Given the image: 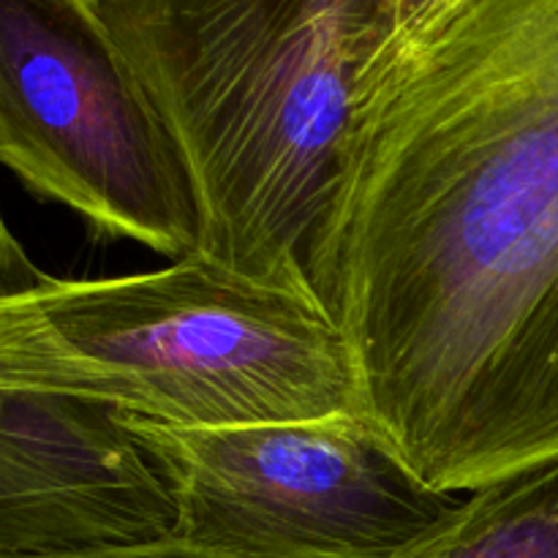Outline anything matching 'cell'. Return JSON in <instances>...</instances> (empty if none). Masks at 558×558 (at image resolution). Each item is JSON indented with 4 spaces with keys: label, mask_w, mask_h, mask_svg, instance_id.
<instances>
[{
    "label": "cell",
    "mask_w": 558,
    "mask_h": 558,
    "mask_svg": "<svg viewBox=\"0 0 558 558\" xmlns=\"http://www.w3.org/2000/svg\"><path fill=\"white\" fill-rule=\"evenodd\" d=\"M47 278V272L33 265V259L22 248L20 240L14 238V232L5 223L3 210H0V300L31 292V289L41 287Z\"/></svg>",
    "instance_id": "ba28073f"
},
{
    "label": "cell",
    "mask_w": 558,
    "mask_h": 558,
    "mask_svg": "<svg viewBox=\"0 0 558 558\" xmlns=\"http://www.w3.org/2000/svg\"><path fill=\"white\" fill-rule=\"evenodd\" d=\"M172 534V490L118 414L0 392V554L140 548Z\"/></svg>",
    "instance_id": "8992f818"
},
{
    "label": "cell",
    "mask_w": 558,
    "mask_h": 558,
    "mask_svg": "<svg viewBox=\"0 0 558 558\" xmlns=\"http://www.w3.org/2000/svg\"><path fill=\"white\" fill-rule=\"evenodd\" d=\"M93 5L189 172L196 254L314 298L311 251L357 82L396 36V0Z\"/></svg>",
    "instance_id": "7a4b0ae2"
},
{
    "label": "cell",
    "mask_w": 558,
    "mask_h": 558,
    "mask_svg": "<svg viewBox=\"0 0 558 558\" xmlns=\"http://www.w3.org/2000/svg\"><path fill=\"white\" fill-rule=\"evenodd\" d=\"M398 558H558V456L463 494L436 532Z\"/></svg>",
    "instance_id": "52a82bcc"
},
{
    "label": "cell",
    "mask_w": 558,
    "mask_h": 558,
    "mask_svg": "<svg viewBox=\"0 0 558 558\" xmlns=\"http://www.w3.org/2000/svg\"><path fill=\"white\" fill-rule=\"evenodd\" d=\"M311 292L436 490L558 456V0H461L371 60Z\"/></svg>",
    "instance_id": "6da1fadb"
},
{
    "label": "cell",
    "mask_w": 558,
    "mask_h": 558,
    "mask_svg": "<svg viewBox=\"0 0 558 558\" xmlns=\"http://www.w3.org/2000/svg\"><path fill=\"white\" fill-rule=\"evenodd\" d=\"M0 392H47L180 428L357 412L343 336L311 294L191 254L0 300Z\"/></svg>",
    "instance_id": "3957f363"
},
{
    "label": "cell",
    "mask_w": 558,
    "mask_h": 558,
    "mask_svg": "<svg viewBox=\"0 0 558 558\" xmlns=\"http://www.w3.org/2000/svg\"><path fill=\"white\" fill-rule=\"evenodd\" d=\"M461 0H396V36H409L420 27L430 25Z\"/></svg>",
    "instance_id": "30bf717a"
},
{
    "label": "cell",
    "mask_w": 558,
    "mask_h": 558,
    "mask_svg": "<svg viewBox=\"0 0 558 558\" xmlns=\"http://www.w3.org/2000/svg\"><path fill=\"white\" fill-rule=\"evenodd\" d=\"M118 417L172 490V539L216 556L398 558L461 501L357 412L238 428Z\"/></svg>",
    "instance_id": "277c9868"
},
{
    "label": "cell",
    "mask_w": 558,
    "mask_h": 558,
    "mask_svg": "<svg viewBox=\"0 0 558 558\" xmlns=\"http://www.w3.org/2000/svg\"><path fill=\"white\" fill-rule=\"evenodd\" d=\"M0 163L101 238L199 251L189 172L93 0H0Z\"/></svg>",
    "instance_id": "5b68a950"
},
{
    "label": "cell",
    "mask_w": 558,
    "mask_h": 558,
    "mask_svg": "<svg viewBox=\"0 0 558 558\" xmlns=\"http://www.w3.org/2000/svg\"><path fill=\"white\" fill-rule=\"evenodd\" d=\"M0 558H227L207 554V550L191 548V545L167 539L156 545H140V548H114V550H90V554H52V556H11L0 554Z\"/></svg>",
    "instance_id": "9c48e42d"
}]
</instances>
